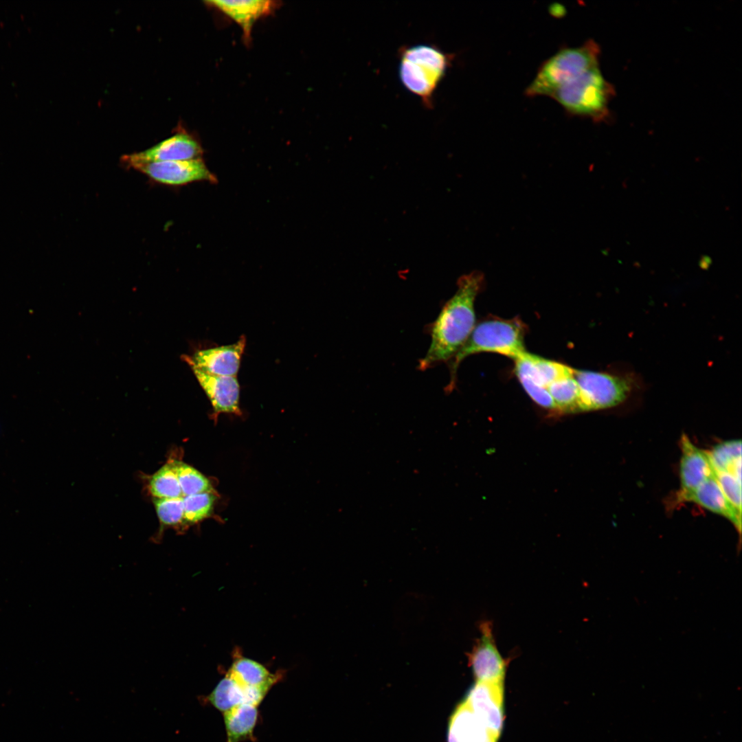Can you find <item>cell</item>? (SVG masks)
I'll list each match as a JSON object with an SVG mask.
<instances>
[{
	"mask_svg": "<svg viewBox=\"0 0 742 742\" xmlns=\"http://www.w3.org/2000/svg\"><path fill=\"white\" fill-rule=\"evenodd\" d=\"M257 707L243 704L224 712L226 742H241L252 738L258 716Z\"/></svg>",
	"mask_w": 742,
	"mask_h": 742,
	"instance_id": "ac0fdd59",
	"label": "cell"
},
{
	"mask_svg": "<svg viewBox=\"0 0 742 742\" xmlns=\"http://www.w3.org/2000/svg\"><path fill=\"white\" fill-rule=\"evenodd\" d=\"M398 74L401 83L423 104L433 96L451 65V56L432 44H416L400 50Z\"/></svg>",
	"mask_w": 742,
	"mask_h": 742,
	"instance_id": "3957f363",
	"label": "cell"
},
{
	"mask_svg": "<svg viewBox=\"0 0 742 742\" xmlns=\"http://www.w3.org/2000/svg\"><path fill=\"white\" fill-rule=\"evenodd\" d=\"M684 501L694 502L715 514L726 518L734 525L738 533L741 535V514L728 500L715 475L701 484Z\"/></svg>",
	"mask_w": 742,
	"mask_h": 742,
	"instance_id": "2e32d148",
	"label": "cell"
},
{
	"mask_svg": "<svg viewBox=\"0 0 742 742\" xmlns=\"http://www.w3.org/2000/svg\"><path fill=\"white\" fill-rule=\"evenodd\" d=\"M484 282V276L479 271L463 275L458 280L456 293L429 326L431 344L425 357L419 361V370H425L449 361L464 344L475 327L474 303Z\"/></svg>",
	"mask_w": 742,
	"mask_h": 742,
	"instance_id": "6da1fadb",
	"label": "cell"
},
{
	"mask_svg": "<svg viewBox=\"0 0 742 742\" xmlns=\"http://www.w3.org/2000/svg\"><path fill=\"white\" fill-rule=\"evenodd\" d=\"M464 700L480 721L499 737L504 721V682L476 681Z\"/></svg>",
	"mask_w": 742,
	"mask_h": 742,
	"instance_id": "9c48e42d",
	"label": "cell"
},
{
	"mask_svg": "<svg viewBox=\"0 0 742 742\" xmlns=\"http://www.w3.org/2000/svg\"><path fill=\"white\" fill-rule=\"evenodd\" d=\"M246 344L242 335L238 341L226 346L198 350L183 359L190 366L204 373L215 376H236Z\"/></svg>",
	"mask_w": 742,
	"mask_h": 742,
	"instance_id": "8fae6325",
	"label": "cell"
},
{
	"mask_svg": "<svg viewBox=\"0 0 742 742\" xmlns=\"http://www.w3.org/2000/svg\"><path fill=\"white\" fill-rule=\"evenodd\" d=\"M715 477L728 500L741 514V480L728 471H715Z\"/></svg>",
	"mask_w": 742,
	"mask_h": 742,
	"instance_id": "4316f807",
	"label": "cell"
},
{
	"mask_svg": "<svg viewBox=\"0 0 742 742\" xmlns=\"http://www.w3.org/2000/svg\"><path fill=\"white\" fill-rule=\"evenodd\" d=\"M469 663L477 682H504L507 663L488 625L482 627L481 636L469 655Z\"/></svg>",
	"mask_w": 742,
	"mask_h": 742,
	"instance_id": "4fadbf2b",
	"label": "cell"
},
{
	"mask_svg": "<svg viewBox=\"0 0 742 742\" xmlns=\"http://www.w3.org/2000/svg\"><path fill=\"white\" fill-rule=\"evenodd\" d=\"M177 477L182 495L211 491L208 479L194 467L182 462H176Z\"/></svg>",
	"mask_w": 742,
	"mask_h": 742,
	"instance_id": "d4e9b609",
	"label": "cell"
},
{
	"mask_svg": "<svg viewBox=\"0 0 742 742\" xmlns=\"http://www.w3.org/2000/svg\"><path fill=\"white\" fill-rule=\"evenodd\" d=\"M579 390L578 412L606 409L624 401L632 389L627 378L590 370H573Z\"/></svg>",
	"mask_w": 742,
	"mask_h": 742,
	"instance_id": "8992f818",
	"label": "cell"
},
{
	"mask_svg": "<svg viewBox=\"0 0 742 742\" xmlns=\"http://www.w3.org/2000/svg\"><path fill=\"white\" fill-rule=\"evenodd\" d=\"M680 490L678 500L684 499L705 481L715 475L707 451L695 446L685 434L681 438Z\"/></svg>",
	"mask_w": 742,
	"mask_h": 742,
	"instance_id": "7c38bea8",
	"label": "cell"
},
{
	"mask_svg": "<svg viewBox=\"0 0 742 742\" xmlns=\"http://www.w3.org/2000/svg\"><path fill=\"white\" fill-rule=\"evenodd\" d=\"M614 89L602 74L600 65L579 73L550 95L571 115L603 121L608 116Z\"/></svg>",
	"mask_w": 742,
	"mask_h": 742,
	"instance_id": "277c9868",
	"label": "cell"
},
{
	"mask_svg": "<svg viewBox=\"0 0 742 742\" xmlns=\"http://www.w3.org/2000/svg\"><path fill=\"white\" fill-rule=\"evenodd\" d=\"M227 673L243 686L269 688L276 683L278 677L262 664L244 657L236 658Z\"/></svg>",
	"mask_w": 742,
	"mask_h": 742,
	"instance_id": "ffe728a7",
	"label": "cell"
},
{
	"mask_svg": "<svg viewBox=\"0 0 742 742\" xmlns=\"http://www.w3.org/2000/svg\"><path fill=\"white\" fill-rule=\"evenodd\" d=\"M157 517L164 526H175L184 521L183 497L178 498H154Z\"/></svg>",
	"mask_w": 742,
	"mask_h": 742,
	"instance_id": "484cf974",
	"label": "cell"
},
{
	"mask_svg": "<svg viewBox=\"0 0 742 742\" xmlns=\"http://www.w3.org/2000/svg\"><path fill=\"white\" fill-rule=\"evenodd\" d=\"M547 390L556 412H578L579 390L573 372L552 382Z\"/></svg>",
	"mask_w": 742,
	"mask_h": 742,
	"instance_id": "7402d4cb",
	"label": "cell"
},
{
	"mask_svg": "<svg viewBox=\"0 0 742 742\" xmlns=\"http://www.w3.org/2000/svg\"><path fill=\"white\" fill-rule=\"evenodd\" d=\"M207 3L239 24L247 38L254 22L269 13L275 5V2L270 1H210Z\"/></svg>",
	"mask_w": 742,
	"mask_h": 742,
	"instance_id": "e0dca14e",
	"label": "cell"
},
{
	"mask_svg": "<svg viewBox=\"0 0 742 742\" xmlns=\"http://www.w3.org/2000/svg\"><path fill=\"white\" fill-rule=\"evenodd\" d=\"M499 737L489 729H485L473 742H497Z\"/></svg>",
	"mask_w": 742,
	"mask_h": 742,
	"instance_id": "83f0119b",
	"label": "cell"
},
{
	"mask_svg": "<svg viewBox=\"0 0 742 742\" xmlns=\"http://www.w3.org/2000/svg\"><path fill=\"white\" fill-rule=\"evenodd\" d=\"M526 328L518 319H486L475 326L471 334L449 364L450 379L445 387L451 392L456 383V373L460 363L468 356L479 352H494L517 358L526 350L524 338Z\"/></svg>",
	"mask_w": 742,
	"mask_h": 742,
	"instance_id": "7a4b0ae2",
	"label": "cell"
},
{
	"mask_svg": "<svg viewBox=\"0 0 742 742\" xmlns=\"http://www.w3.org/2000/svg\"><path fill=\"white\" fill-rule=\"evenodd\" d=\"M132 168L142 172L153 181L171 186L201 181H216L214 175L201 159L150 162Z\"/></svg>",
	"mask_w": 742,
	"mask_h": 742,
	"instance_id": "ba28073f",
	"label": "cell"
},
{
	"mask_svg": "<svg viewBox=\"0 0 742 742\" xmlns=\"http://www.w3.org/2000/svg\"><path fill=\"white\" fill-rule=\"evenodd\" d=\"M600 48L593 40L575 47H564L544 60L526 89L528 96L549 97L572 76L600 65Z\"/></svg>",
	"mask_w": 742,
	"mask_h": 742,
	"instance_id": "5b68a950",
	"label": "cell"
},
{
	"mask_svg": "<svg viewBox=\"0 0 742 742\" xmlns=\"http://www.w3.org/2000/svg\"><path fill=\"white\" fill-rule=\"evenodd\" d=\"M209 398L216 417L221 413L240 415V385L236 376H215L192 368Z\"/></svg>",
	"mask_w": 742,
	"mask_h": 742,
	"instance_id": "5bb4252c",
	"label": "cell"
},
{
	"mask_svg": "<svg viewBox=\"0 0 742 742\" xmlns=\"http://www.w3.org/2000/svg\"><path fill=\"white\" fill-rule=\"evenodd\" d=\"M269 690L266 687L243 686L227 673L207 699L216 709L225 712L243 704L258 706Z\"/></svg>",
	"mask_w": 742,
	"mask_h": 742,
	"instance_id": "9a60e30c",
	"label": "cell"
},
{
	"mask_svg": "<svg viewBox=\"0 0 742 742\" xmlns=\"http://www.w3.org/2000/svg\"><path fill=\"white\" fill-rule=\"evenodd\" d=\"M202 149L189 135L179 133L145 150L125 155L122 161L131 168L156 161H186L201 159Z\"/></svg>",
	"mask_w": 742,
	"mask_h": 742,
	"instance_id": "30bf717a",
	"label": "cell"
},
{
	"mask_svg": "<svg viewBox=\"0 0 742 742\" xmlns=\"http://www.w3.org/2000/svg\"><path fill=\"white\" fill-rule=\"evenodd\" d=\"M514 360L516 375L531 398L539 397L552 382L573 372L566 365L526 351Z\"/></svg>",
	"mask_w": 742,
	"mask_h": 742,
	"instance_id": "52a82bcc",
	"label": "cell"
},
{
	"mask_svg": "<svg viewBox=\"0 0 742 742\" xmlns=\"http://www.w3.org/2000/svg\"><path fill=\"white\" fill-rule=\"evenodd\" d=\"M215 499L210 491L183 496L184 521L194 524L207 517L213 510Z\"/></svg>",
	"mask_w": 742,
	"mask_h": 742,
	"instance_id": "cb8c5ba5",
	"label": "cell"
},
{
	"mask_svg": "<svg viewBox=\"0 0 742 742\" xmlns=\"http://www.w3.org/2000/svg\"><path fill=\"white\" fill-rule=\"evenodd\" d=\"M177 461L168 462L150 478L149 491L154 498H178L183 497L179 485Z\"/></svg>",
	"mask_w": 742,
	"mask_h": 742,
	"instance_id": "603a6c76",
	"label": "cell"
},
{
	"mask_svg": "<svg viewBox=\"0 0 742 742\" xmlns=\"http://www.w3.org/2000/svg\"><path fill=\"white\" fill-rule=\"evenodd\" d=\"M715 471H728L741 480V442L728 440L707 451Z\"/></svg>",
	"mask_w": 742,
	"mask_h": 742,
	"instance_id": "44dd1931",
	"label": "cell"
},
{
	"mask_svg": "<svg viewBox=\"0 0 742 742\" xmlns=\"http://www.w3.org/2000/svg\"><path fill=\"white\" fill-rule=\"evenodd\" d=\"M486 728H487L464 699L451 717L447 734L448 742H473Z\"/></svg>",
	"mask_w": 742,
	"mask_h": 742,
	"instance_id": "d6986e66",
	"label": "cell"
}]
</instances>
